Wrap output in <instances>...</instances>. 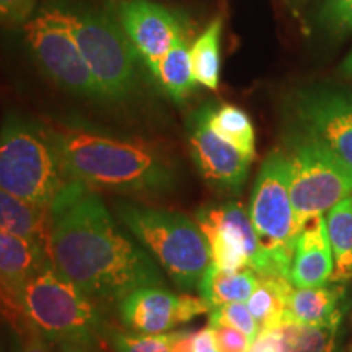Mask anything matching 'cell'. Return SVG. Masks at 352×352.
Returning a JSON list of instances; mask_svg holds the SVG:
<instances>
[{
    "mask_svg": "<svg viewBox=\"0 0 352 352\" xmlns=\"http://www.w3.org/2000/svg\"><path fill=\"white\" fill-rule=\"evenodd\" d=\"M50 214L52 266L88 297L118 303L142 285H164L155 259L118 226L94 188L69 179Z\"/></svg>",
    "mask_w": 352,
    "mask_h": 352,
    "instance_id": "obj_1",
    "label": "cell"
},
{
    "mask_svg": "<svg viewBox=\"0 0 352 352\" xmlns=\"http://www.w3.org/2000/svg\"><path fill=\"white\" fill-rule=\"evenodd\" d=\"M46 126L69 178L95 191L155 197L178 188V166L157 145L76 122Z\"/></svg>",
    "mask_w": 352,
    "mask_h": 352,
    "instance_id": "obj_2",
    "label": "cell"
},
{
    "mask_svg": "<svg viewBox=\"0 0 352 352\" xmlns=\"http://www.w3.org/2000/svg\"><path fill=\"white\" fill-rule=\"evenodd\" d=\"M118 219L183 290L199 287L210 266V250L196 220L175 210L120 201Z\"/></svg>",
    "mask_w": 352,
    "mask_h": 352,
    "instance_id": "obj_3",
    "label": "cell"
},
{
    "mask_svg": "<svg viewBox=\"0 0 352 352\" xmlns=\"http://www.w3.org/2000/svg\"><path fill=\"white\" fill-rule=\"evenodd\" d=\"M69 179L47 126L8 113L0 126V188L50 208Z\"/></svg>",
    "mask_w": 352,
    "mask_h": 352,
    "instance_id": "obj_4",
    "label": "cell"
},
{
    "mask_svg": "<svg viewBox=\"0 0 352 352\" xmlns=\"http://www.w3.org/2000/svg\"><path fill=\"white\" fill-rule=\"evenodd\" d=\"M64 6L101 101L124 107L139 98L144 64L113 13L88 6Z\"/></svg>",
    "mask_w": 352,
    "mask_h": 352,
    "instance_id": "obj_5",
    "label": "cell"
},
{
    "mask_svg": "<svg viewBox=\"0 0 352 352\" xmlns=\"http://www.w3.org/2000/svg\"><path fill=\"white\" fill-rule=\"evenodd\" d=\"M23 310L30 327L51 346L74 341H107L109 324L95 300L47 263L26 284Z\"/></svg>",
    "mask_w": 352,
    "mask_h": 352,
    "instance_id": "obj_6",
    "label": "cell"
},
{
    "mask_svg": "<svg viewBox=\"0 0 352 352\" xmlns=\"http://www.w3.org/2000/svg\"><path fill=\"white\" fill-rule=\"evenodd\" d=\"M285 153L290 164V199L300 232L308 220L324 215L352 195V173L300 126L285 139Z\"/></svg>",
    "mask_w": 352,
    "mask_h": 352,
    "instance_id": "obj_7",
    "label": "cell"
},
{
    "mask_svg": "<svg viewBox=\"0 0 352 352\" xmlns=\"http://www.w3.org/2000/svg\"><path fill=\"white\" fill-rule=\"evenodd\" d=\"M248 212L274 274L290 279V264L300 232L290 199V164L285 151H274L264 158Z\"/></svg>",
    "mask_w": 352,
    "mask_h": 352,
    "instance_id": "obj_8",
    "label": "cell"
},
{
    "mask_svg": "<svg viewBox=\"0 0 352 352\" xmlns=\"http://www.w3.org/2000/svg\"><path fill=\"white\" fill-rule=\"evenodd\" d=\"M23 26L28 50L44 76L70 95L101 101L64 3H44Z\"/></svg>",
    "mask_w": 352,
    "mask_h": 352,
    "instance_id": "obj_9",
    "label": "cell"
},
{
    "mask_svg": "<svg viewBox=\"0 0 352 352\" xmlns=\"http://www.w3.org/2000/svg\"><path fill=\"white\" fill-rule=\"evenodd\" d=\"M195 220L209 243L212 266L223 271L252 267L259 276H276L259 245L250 212L240 202L204 206L197 210Z\"/></svg>",
    "mask_w": 352,
    "mask_h": 352,
    "instance_id": "obj_10",
    "label": "cell"
},
{
    "mask_svg": "<svg viewBox=\"0 0 352 352\" xmlns=\"http://www.w3.org/2000/svg\"><path fill=\"white\" fill-rule=\"evenodd\" d=\"M210 104H202L189 114L186 124L189 153L210 188L222 192H239L248 178L253 160L210 127Z\"/></svg>",
    "mask_w": 352,
    "mask_h": 352,
    "instance_id": "obj_11",
    "label": "cell"
},
{
    "mask_svg": "<svg viewBox=\"0 0 352 352\" xmlns=\"http://www.w3.org/2000/svg\"><path fill=\"white\" fill-rule=\"evenodd\" d=\"M209 311L210 308L202 297L175 294L162 285H142L118 302L121 323L129 331L140 334L175 331Z\"/></svg>",
    "mask_w": 352,
    "mask_h": 352,
    "instance_id": "obj_12",
    "label": "cell"
},
{
    "mask_svg": "<svg viewBox=\"0 0 352 352\" xmlns=\"http://www.w3.org/2000/svg\"><path fill=\"white\" fill-rule=\"evenodd\" d=\"M109 12L126 33L144 67L155 77L162 57L184 30L178 15L151 0H114Z\"/></svg>",
    "mask_w": 352,
    "mask_h": 352,
    "instance_id": "obj_13",
    "label": "cell"
},
{
    "mask_svg": "<svg viewBox=\"0 0 352 352\" xmlns=\"http://www.w3.org/2000/svg\"><path fill=\"white\" fill-rule=\"evenodd\" d=\"M47 263L51 259L44 246L0 230V315L16 336L33 329L23 310V292Z\"/></svg>",
    "mask_w": 352,
    "mask_h": 352,
    "instance_id": "obj_14",
    "label": "cell"
},
{
    "mask_svg": "<svg viewBox=\"0 0 352 352\" xmlns=\"http://www.w3.org/2000/svg\"><path fill=\"white\" fill-rule=\"evenodd\" d=\"M298 126L315 135L352 173V95L331 88L298 94Z\"/></svg>",
    "mask_w": 352,
    "mask_h": 352,
    "instance_id": "obj_15",
    "label": "cell"
},
{
    "mask_svg": "<svg viewBox=\"0 0 352 352\" xmlns=\"http://www.w3.org/2000/svg\"><path fill=\"white\" fill-rule=\"evenodd\" d=\"M333 274V253L329 245L327 217L316 215L298 233L296 252L290 264L294 287H316L329 283Z\"/></svg>",
    "mask_w": 352,
    "mask_h": 352,
    "instance_id": "obj_16",
    "label": "cell"
},
{
    "mask_svg": "<svg viewBox=\"0 0 352 352\" xmlns=\"http://www.w3.org/2000/svg\"><path fill=\"white\" fill-rule=\"evenodd\" d=\"M341 320L327 324L283 321L261 329L246 352H336Z\"/></svg>",
    "mask_w": 352,
    "mask_h": 352,
    "instance_id": "obj_17",
    "label": "cell"
},
{
    "mask_svg": "<svg viewBox=\"0 0 352 352\" xmlns=\"http://www.w3.org/2000/svg\"><path fill=\"white\" fill-rule=\"evenodd\" d=\"M344 289L338 283L316 287H294L289 297L285 321L302 324H327L342 320Z\"/></svg>",
    "mask_w": 352,
    "mask_h": 352,
    "instance_id": "obj_18",
    "label": "cell"
},
{
    "mask_svg": "<svg viewBox=\"0 0 352 352\" xmlns=\"http://www.w3.org/2000/svg\"><path fill=\"white\" fill-rule=\"evenodd\" d=\"M0 230L36 241L50 253V208L33 204L0 188Z\"/></svg>",
    "mask_w": 352,
    "mask_h": 352,
    "instance_id": "obj_19",
    "label": "cell"
},
{
    "mask_svg": "<svg viewBox=\"0 0 352 352\" xmlns=\"http://www.w3.org/2000/svg\"><path fill=\"white\" fill-rule=\"evenodd\" d=\"M258 280L259 274L252 267L240 271H223L210 264L202 276L197 292L212 310L227 303L246 302L256 289Z\"/></svg>",
    "mask_w": 352,
    "mask_h": 352,
    "instance_id": "obj_20",
    "label": "cell"
},
{
    "mask_svg": "<svg viewBox=\"0 0 352 352\" xmlns=\"http://www.w3.org/2000/svg\"><path fill=\"white\" fill-rule=\"evenodd\" d=\"M155 80L160 83L165 94L175 103H183L189 98L197 85L191 63V46H189L186 30L176 36L166 54L158 64Z\"/></svg>",
    "mask_w": 352,
    "mask_h": 352,
    "instance_id": "obj_21",
    "label": "cell"
},
{
    "mask_svg": "<svg viewBox=\"0 0 352 352\" xmlns=\"http://www.w3.org/2000/svg\"><path fill=\"white\" fill-rule=\"evenodd\" d=\"M327 230L333 253L329 283H344L352 277V195L328 210Z\"/></svg>",
    "mask_w": 352,
    "mask_h": 352,
    "instance_id": "obj_22",
    "label": "cell"
},
{
    "mask_svg": "<svg viewBox=\"0 0 352 352\" xmlns=\"http://www.w3.org/2000/svg\"><path fill=\"white\" fill-rule=\"evenodd\" d=\"M294 284L289 277L259 276L256 289L246 300L250 311L258 321L259 331L285 321V311Z\"/></svg>",
    "mask_w": 352,
    "mask_h": 352,
    "instance_id": "obj_23",
    "label": "cell"
},
{
    "mask_svg": "<svg viewBox=\"0 0 352 352\" xmlns=\"http://www.w3.org/2000/svg\"><path fill=\"white\" fill-rule=\"evenodd\" d=\"M223 21L220 16L208 25L191 46V63L199 85L215 91L220 83V41Z\"/></svg>",
    "mask_w": 352,
    "mask_h": 352,
    "instance_id": "obj_24",
    "label": "cell"
},
{
    "mask_svg": "<svg viewBox=\"0 0 352 352\" xmlns=\"http://www.w3.org/2000/svg\"><path fill=\"white\" fill-rule=\"evenodd\" d=\"M209 124L220 138L254 160L256 157L254 127L243 109L233 104H210Z\"/></svg>",
    "mask_w": 352,
    "mask_h": 352,
    "instance_id": "obj_25",
    "label": "cell"
},
{
    "mask_svg": "<svg viewBox=\"0 0 352 352\" xmlns=\"http://www.w3.org/2000/svg\"><path fill=\"white\" fill-rule=\"evenodd\" d=\"M107 341L114 352H171V331L162 334L126 333L109 327Z\"/></svg>",
    "mask_w": 352,
    "mask_h": 352,
    "instance_id": "obj_26",
    "label": "cell"
},
{
    "mask_svg": "<svg viewBox=\"0 0 352 352\" xmlns=\"http://www.w3.org/2000/svg\"><path fill=\"white\" fill-rule=\"evenodd\" d=\"M209 323L227 324V327L239 329V331L245 333L252 341H254V338L259 334L258 321L254 320V316L245 302L227 303V305L212 308L209 311Z\"/></svg>",
    "mask_w": 352,
    "mask_h": 352,
    "instance_id": "obj_27",
    "label": "cell"
},
{
    "mask_svg": "<svg viewBox=\"0 0 352 352\" xmlns=\"http://www.w3.org/2000/svg\"><path fill=\"white\" fill-rule=\"evenodd\" d=\"M321 19L333 33L344 34L352 32V0H324Z\"/></svg>",
    "mask_w": 352,
    "mask_h": 352,
    "instance_id": "obj_28",
    "label": "cell"
},
{
    "mask_svg": "<svg viewBox=\"0 0 352 352\" xmlns=\"http://www.w3.org/2000/svg\"><path fill=\"white\" fill-rule=\"evenodd\" d=\"M214 331L215 344L219 347V352H246L252 346V340L245 333L239 329L227 327L220 323H209Z\"/></svg>",
    "mask_w": 352,
    "mask_h": 352,
    "instance_id": "obj_29",
    "label": "cell"
},
{
    "mask_svg": "<svg viewBox=\"0 0 352 352\" xmlns=\"http://www.w3.org/2000/svg\"><path fill=\"white\" fill-rule=\"evenodd\" d=\"M36 12V0H0V25L23 26Z\"/></svg>",
    "mask_w": 352,
    "mask_h": 352,
    "instance_id": "obj_30",
    "label": "cell"
},
{
    "mask_svg": "<svg viewBox=\"0 0 352 352\" xmlns=\"http://www.w3.org/2000/svg\"><path fill=\"white\" fill-rule=\"evenodd\" d=\"M19 344L13 352H54L52 346L34 329H30L23 336H16Z\"/></svg>",
    "mask_w": 352,
    "mask_h": 352,
    "instance_id": "obj_31",
    "label": "cell"
},
{
    "mask_svg": "<svg viewBox=\"0 0 352 352\" xmlns=\"http://www.w3.org/2000/svg\"><path fill=\"white\" fill-rule=\"evenodd\" d=\"M192 351L195 352H219V347L215 344V338L212 328L206 327L199 331L192 334Z\"/></svg>",
    "mask_w": 352,
    "mask_h": 352,
    "instance_id": "obj_32",
    "label": "cell"
},
{
    "mask_svg": "<svg viewBox=\"0 0 352 352\" xmlns=\"http://www.w3.org/2000/svg\"><path fill=\"white\" fill-rule=\"evenodd\" d=\"M192 331L175 329L171 331V352H195L192 351Z\"/></svg>",
    "mask_w": 352,
    "mask_h": 352,
    "instance_id": "obj_33",
    "label": "cell"
},
{
    "mask_svg": "<svg viewBox=\"0 0 352 352\" xmlns=\"http://www.w3.org/2000/svg\"><path fill=\"white\" fill-rule=\"evenodd\" d=\"M54 352H101L98 344H87V342H74V341H65V342H57L52 346Z\"/></svg>",
    "mask_w": 352,
    "mask_h": 352,
    "instance_id": "obj_34",
    "label": "cell"
},
{
    "mask_svg": "<svg viewBox=\"0 0 352 352\" xmlns=\"http://www.w3.org/2000/svg\"><path fill=\"white\" fill-rule=\"evenodd\" d=\"M342 72H346V74H352V51L349 52V56L346 57V60H344V64H342Z\"/></svg>",
    "mask_w": 352,
    "mask_h": 352,
    "instance_id": "obj_35",
    "label": "cell"
},
{
    "mask_svg": "<svg viewBox=\"0 0 352 352\" xmlns=\"http://www.w3.org/2000/svg\"><path fill=\"white\" fill-rule=\"evenodd\" d=\"M344 352H352V344H351V346H349V347H347V349H346V351H344Z\"/></svg>",
    "mask_w": 352,
    "mask_h": 352,
    "instance_id": "obj_36",
    "label": "cell"
}]
</instances>
